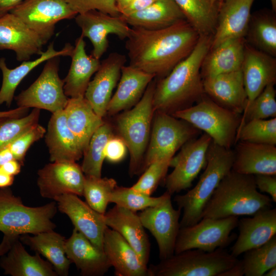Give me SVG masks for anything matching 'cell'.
<instances>
[{"label": "cell", "mask_w": 276, "mask_h": 276, "mask_svg": "<svg viewBox=\"0 0 276 276\" xmlns=\"http://www.w3.org/2000/svg\"><path fill=\"white\" fill-rule=\"evenodd\" d=\"M199 36L187 20L159 30L132 27L125 43L129 65L163 78L190 54Z\"/></svg>", "instance_id": "obj_1"}, {"label": "cell", "mask_w": 276, "mask_h": 276, "mask_svg": "<svg viewBox=\"0 0 276 276\" xmlns=\"http://www.w3.org/2000/svg\"><path fill=\"white\" fill-rule=\"evenodd\" d=\"M212 35L200 36L190 54L165 77L156 80L154 111L169 114L187 108L204 94L201 67L210 50Z\"/></svg>", "instance_id": "obj_2"}, {"label": "cell", "mask_w": 276, "mask_h": 276, "mask_svg": "<svg viewBox=\"0 0 276 276\" xmlns=\"http://www.w3.org/2000/svg\"><path fill=\"white\" fill-rule=\"evenodd\" d=\"M272 201L269 196L258 191L254 175L231 170L215 190L203 211L202 218L252 216L272 208Z\"/></svg>", "instance_id": "obj_3"}, {"label": "cell", "mask_w": 276, "mask_h": 276, "mask_svg": "<svg viewBox=\"0 0 276 276\" xmlns=\"http://www.w3.org/2000/svg\"><path fill=\"white\" fill-rule=\"evenodd\" d=\"M234 153L213 141L208 148L205 170L194 187L174 201L182 211L180 228L192 225L202 218L203 211L222 178L232 170Z\"/></svg>", "instance_id": "obj_4"}, {"label": "cell", "mask_w": 276, "mask_h": 276, "mask_svg": "<svg viewBox=\"0 0 276 276\" xmlns=\"http://www.w3.org/2000/svg\"><path fill=\"white\" fill-rule=\"evenodd\" d=\"M156 82L154 78L150 82L134 106L116 115L114 129L130 153L129 173L131 176L141 174L155 112L153 97Z\"/></svg>", "instance_id": "obj_5"}, {"label": "cell", "mask_w": 276, "mask_h": 276, "mask_svg": "<svg viewBox=\"0 0 276 276\" xmlns=\"http://www.w3.org/2000/svg\"><path fill=\"white\" fill-rule=\"evenodd\" d=\"M57 209L55 201L37 207L26 206L9 187L0 188V232L19 237L54 230L56 224L52 219Z\"/></svg>", "instance_id": "obj_6"}, {"label": "cell", "mask_w": 276, "mask_h": 276, "mask_svg": "<svg viewBox=\"0 0 276 276\" xmlns=\"http://www.w3.org/2000/svg\"><path fill=\"white\" fill-rule=\"evenodd\" d=\"M171 115L203 131L214 143L227 149L236 143L242 117L218 105L205 94L195 104Z\"/></svg>", "instance_id": "obj_7"}, {"label": "cell", "mask_w": 276, "mask_h": 276, "mask_svg": "<svg viewBox=\"0 0 276 276\" xmlns=\"http://www.w3.org/2000/svg\"><path fill=\"white\" fill-rule=\"evenodd\" d=\"M238 260L224 248L211 252L191 249L151 265L149 276H219Z\"/></svg>", "instance_id": "obj_8"}, {"label": "cell", "mask_w": 276, "mask_h": 276, "mask_svg": "<svg viewBox=\"0 0 276 276\" xmlns=\"http://www.w3.org/2000/svg\"><path fill=\"white\" fill-rule=\"evenodd\" d=\"M200 132L185 120L171 114L155 111L141 173L156 160L172 159L178 149L197 137Z\"/></svg>", "instance_id": "obj_9"}, {"label": "cell", "mask_w": 276, "mask_h": 276, "mask_svg": "<svg viewBox=\"0 0 276 276\" xmlns=\"http://www.w3.org/2000/svg\"><path fill=\"white\" fill-rule=\"evenodd\" d=\"M238 221L237 216L202 218L195 224L180 228L174 254L191 249L211 252L225 248L235 239L231 233L237 227Z\"/></svg>", "instance_id": "obj_10"}, {"label": "cell", "mask_w": 276, "mask_h": 276, "mask_svg": "<svg viewBox=\"0 0 276 276\" xmlns=\"http://www.w3.org/2000/svg\"><path fill=\"white\" fill-rule=\"evenodd\" d=\"M45 62L36 80L15 97L18 107L42 109L52 113L65 108L68 98L64 91V80L58 74L59 57L52 58Z\"/></svg>", "instance_id": "obj_11"}, {"label": "cell", "mask_w": 276, "mask_h": 276, "mask_svg": "<svg viewBox=\"0 0 276 276\" xmlns=\"http://www.w3.org/2000/svg\"><path fill=\"white\" fill-rule=\"evenodd\" d=\"M211 137L204 133L185 143L173 156L170 167L172 172L165 178L166 191L171 195L191 187L192 183L206 164V155Z\"/></svg>", "instance_id": "obj_12"}, {"label": "cell", "mask_w": 276, "mask_h": 276, "mask_svg": "<svg viewBox=\"0 0 276 276\" xmlns=\"http://www.w3.org/2000/svg\"><path fill=\"white\" fill-rule=\"evenodd\" d=\"M10 12L36 32L44 44L54 35L59 21L78 14L65 0H23Z\"/></svg>", "instance_id": "obj_13"}, {"label": "cell", "mask_w": 276, "mask_h": 276, "mask_svg": "<svg viewBox=\"0 0 276 276\" xmlns=\"http://www.w3.org/2000/svg\"><path fill=\"white\" fill-rule=\"evenodd\" d=\"M171 196L167 192L166 197L160 203L141 211L139 214L143 225L151 233L157 242L160 260L174 254L180 229L181 210L174 208Z\"/></svg>", "instance_id": "obj_14"}, {"label": "cell", "mask_w": 276, "mask_h": 276, "mask_svg": "<svg viewBox=\"0 0 276 276\" xmlns=\"http://www.w3.org/2000/svg\"><path fill=\"white\" fill-rule=\"evenodd\" d=\"M81 28V36L88 38L93 47L91 55L100 59L108 47V35L114 34L120 39L127 38L131 28L120 16H113L97 11L90 10L78 14L75 17Z\"/></svg>", "instance_id": "obj_15"}, {"label": "cell", "mask_w": 276, "mask_h": 276, "mask_svg": "<svg viewBox=\"0 0 276 276\" xmlns=\"http://www.w3.org/2000/svg\"><path fill=\"white\" fill-rule=\"evenodd\" d=\"M41 196L52 199L65 194L83 196L85 175L76 162H52L37 172Z\"/></svg>", "instance_id": "obj_16"}, {"label": "cell", "mask_w": 276, "mask_h": 276, "mask_svg": "<svg viewBox=\"0 0 276 276\" xmlns=\"http://www.w3.org/2000/svg\"><path fill=\"white\" fill-rule=\"evenodd\" d=\"M54 200L59 211L69 217L74 228L103 250V237L107 226L104 214L94 210L75 194H65Z\"/></svg>", "instance_id": "obj_17"}, {"label": "cell", "mask_w": 276, "mask_h": 276, "mask_svg": "<svg viewBox=\"0 0 276 276\" xmlns=\"http://www.w3.org/2000/svg\"><path fill=\"white\" fill-rule=\"evenodd\" d=\"M126 62L124 55L110 53L100 62L93 80L88 85L84 97L96 113L102 118L106 115L113 89L120 78L121 68Z\"/></svg>", "instance_id": "obj_18"}, {"label": "cell", "mask_w": 276, "mask_h": 276, "mask_svg": "<svg viewBox=\"0 0 276 276\" xmlns=\"http://www.w3.org/2000/svg\"><path fill=\"white\" fill-rule=\"evenodd\" d=\"M40 37L18 17L9 12L0 17V50H10L18 61L40 55L44 45Z\"/></svg>", "instance_id": "obj_19"}, {"label": "cell", "mask_w": 276, "mask_h": 276, "mask_svg": "<svg viewBox=\"0 0 276 276\" xmlns=\"http://www.w3.org/2000/svg\"><path fill=\"white\" fill-rule=\"evenodd\" d=\"M241 71L247 95L246 107L266 86L275 84L276 59L246 42Z\"/></svg>", "instance_id": "obj_20"}, {"label": "cell", "mask_w": 276, "mask_h": 276, "mask_svg": "<svg viewBox=\"0 0 276 276\" xmlns=\"http://www.w3.org/2000/svg\"><path fill=\"white\" fill-rule=\"evenodd\" d=\"M255 0H223L220 2L210 49L232 39L245 38Z\"/></svg>", "instance_id": "obj_21"}, {"label": "cell", "mask_w": 276, "mask_h": 276, "mask_svg": "<svg viewBox=\"0 0 276 276\" xmlns=\"http://www.w3.org/2000/svg\"><path fill=\"white\" fill-rule=\"evenodd\" d=\"M237 226L239 234L231 252L236 257L264 244L276 235V209H264L251 217L242 218Z\"/></svg>", "instance_id": "obj_22"}, {"label": "cell", "mask_w": 276, "mask_h": 276, "mask_svg": "<svg viewBox=\"0 0 276 276\" xmlns=\"http://www.w3.org/2000/svg\"><path fill=\"white\" fill-rule=\"evenodd\" d=\"M204 94L218 105L242 114L247 102L241 70L203 78Z\"/></svg>", "instance_id": "obj_23"}, {"label": "cell", "mask_w": 276, "mask_h": 276, "mask_svg": "<svg viewBox=\"0 0 276 276\" xmlns=\"http://www.w3.org/2000/svg\"><path fill=\"white\" fill-rule=\"evenodd\" d=\"M106 225L119 233L132 247L143 263L147 266L150 243L139 215L115 205L104 214Z\"/></svg>", "instance_id": "obj_24"}, {"label": "cell", "mask_w": 276, "mask_h": 276, "mask_svg": "<svg viewBox=\"0 0 276 276\" xmlns=\"http://www.w3.org/2000/svg\"><path fill=\"white\" fill-rule=\"evenodd\" d=\"M45 142L51 162H76L83 156L78 140L67 125L63 110L52 113Z\"/></svg>", "instance_id": "obj_25"}, {"label": "cell", "mask_w": 276, "mask_h": 276, "mask_svg": "<svg viewBox=\"0 0 276 276\" xmlns=\"http://www.w3.org/2000/svg\"><path fill=\"white\" fill-rule=\"evenodd\" d=\"M103 250L117 276H149L148 268L135 250L117 232L106 227Z\"/></svg>", "instance_id": "obj_26"}, {"label": "cell", "mask_w": 276, "mask_h": 276, "mask_svg": "<svg viewBox=\"0 0 276 276\" xmlns=\"http://www.w3.org/2000/svg\"><path fill=\"white\" fill-rule=\"evenodd\" d=\"M65 254L83 276H102L111 267L103 250L74 228L66 239Z\"/></svg>", "instance_id": "obj_27"}, {"label": "cell", "mask_w": 276, "mask_h": 276, "mask_svg": "<svg viewBox=\"0 0 276 276\" xmlns=\"http://www.w3.org/2000/svg\"><path fill=\"white\" fill-rule=\"evenodd\" d=\"M232 170L241 174L276 175L274 145L238 141Z\"/></svg>", "instance_id": "obj_28"}, {"label": "cell", "mask_w": 276, "mask_h": 276, "mask_svg": "<svg viewBox=\"0 0 276 276\" xmlns=\"http://www.w3.org/2000/svg\"><path fill=\"white\" fill-rule=\"evenodd\" d=\"M155 78L129 65L123 66L117 89L108 103L106 114L115 116L134 106Z\"/></svg>", "instance_id": "obj_29"}, {"label": "cell", "mask_w": 276, "mask_h": 276, "mask_svg": "<svg viewBox=\"0 0 276 276\" xmlns=\"http://www.w3.org/2000/svg\"><path fill=\"white\" fill-rule=\"evenodd\" d=\"M71 57L70 68L64 79V91L68 98L84 97L91 77L98 71L100 61L86 54L85 42L81 35L76 39Z\"/></svg>", "instance_id": "obj_30"}, {"label": "cell", "mask_w": 276, "mask_h": 276, "mask_svg": "<svg viewBox=\"0 0 276 276\" xmlns=\"http://www.w3.org/2000/svg\"><path fill=\"white\" fill-rule=\"evenodd\" d=\"M0 266L4 274L11 276H57L52 265L37 252L31 255L19 239L1 257Z\"/></svg>", "instance_id": "obj_31"}, {"label": "cell", "mask_w": 276, "mask_h": 276, "mask_svg": "<svg viewBox=\"0 0 276 276\" xmlns=\"http://www.w3.org/2000/svg\"><path fill=\"white\" fill-rule=\"evenodd\" d=\"M73 49L74 47L67 43L61 50L57 51L54 49V43L52 42L38 58L34 60L22 61L19 66L13 69L7 66L5 58H0V70L3 75L0 88V105L5 103L7 106H10L17 87L33 69L52 58L71 56Z\"/></svg>", "instance_id": "obj_32"}, {"label": "cell", "mask_w": 276, "mask_h": 276, "mask_svg": "<svg viewBox=\"0 0 276 276\" xmlns=\"http://www.w3.org/2000/svg\"><path fill=\"white\" fill-rule=\"evenodd\" d=\"M246 43L245 38H235L210 49L201 67L202 79L241 70Z\"/></svg>", "instance_id": "obj_33"}, {"label": "cell", "mask_w": 276, "mask_h": 276, "mask_svg": "<svg viewBox=\"0 0 276 276\" xmlns=\"http://www.w3.org/2000/svg\"><path fill=\"white\" fill-rule=\"evenodd\" d=\"M63 111L67 125L78 140L84 152L94 133L104 123V118L96 113L84 96L68 98Z\"/></svg>", "instance_id": "obj_34"}, {"label": "cell", "mask_w": 276, "mask_h": 276, "mask_svg": "<svg viewBox=\"0 0 276 276\" xmlns=\"http://www.w3.org/2000/svg\"><path fill=\"white\" fill-rule=\"evenodd\" d=\"M19 239L22 244L45 257L58 275H68L71 262L65 254L64 237L52 230L33 236L21 235Z\"/></svg>", "instance_id": "obj_35"}, {"label": "cell", "mask_w": 276, "mask_h": 276, "mask_svg": "<svg viewBox=\"0 0 276 276\" xmlns=\"http://www.w3.org/2000/svg\"><path fill=\"white\" fill-rule=\"evenodd\" d=\"M121 17L132 27L151 30L166 28L187 20L174 0H157L143 10Z\"/></svg>", "instance_id": "obj_36"}, {"label": "cell", "mask_w": 276, "mask_h": 276, "mask_svg": "<svg viewBox=\"0 0 276 276\" xmlns=\"http://www.w3.org/2000/svg\"><path fill=\"white\" fill-rule=\"evenodd\" d=\"M273 11L262 10L251 14L246 42L272 56H276V17Z\"/></svg>", "instance_id": "obj_37"}, {"label": "cell", "mask_w": 276, "mask_h": 276, "mask_svg": "<svg viewBox=\"0 0 276 276\" xmlns=\"http://www.w3.org/2000/svg\"><path fill=\"white\" fill-rule=\"evenodd\" d=\"M199 36L213 35L220 2L213 0H174Z\"/></svg>", "instance_id": "obj_38"}, {"label": "cell", "mask_w": 276, "mask_h": 276, "mask_svg": "<svg viewBox=\"0 0 276 276\" xmlns=\"http://www.w3.org/2000/svg\"><path fill=\"white\" fill-rule=\"evenodd\" d=\"M114 135L113 126L108 121L104 123L94 133L83 154L81 166L85 175L101 177L105 159L104 149L108 140Z\"/></svg>", "instance_id": "obj_39"}, {"label": "cell", "mask_w": 276, "mask_h": 276, "mask_svg": "<svg viewBox=\"0 0 276 276\" xmlns=\"http://www.w3.org/2000/svg\"><path fill=\"white\" fill-rule=\"evenodd\" d=\"M241 261L245 276H263L276 266V235L264 244L245 251Z\"/></svg>", "instance_id": "obj_40"}, {"label": "cell", "mask_w": 276, "mask_h": 276, "mask_svg": "<svg viewBox=\"0 0 276 276\" xmlns=\"http://www.w3.org/2000/svg\"><path fill=\"white\" fill-rule=\"evenodd\" d=\"M117 186V182L112 178L85 175L83 196L92 209L105 214L111 194Z\"/></svg>", "instance_id": "obj_41"}, {"label": "cell", "mask_w": 276, "mask_h": 276, "mask_svg": "<svg viewBox=\"0 0 276 276\" xmlns=\"http://www.w3.org/2000/svg\"><path fill=\"white\" fill-rule=\"evenodd\" d=\"M244 141L257 144L276 145V118L252 119L237 130L236 143Z\"/></svg>", "instance_id": "obj_42"}, {"label": "cell", "mask_w": 276, "mask_h": 276, "mask_svg": "<svg viewBox=\"0 0 276 276\" xmlns=\"http://www.w3.org/2000/svg\"><path fill=\"white\" fill-rule=\"evenodd\" d=\"M167 194L166 191L159 197H152L132 187L117 186L111 194L110 202L136 212L158 204Z\"/></svg>", "instance_id": "obj_43"}, {"label": "cell", "mask_w": 276, "mask_h": 276, "mask_svg": "<svg viewBox=\"0 0 276 276\" xmlns=\"http://www.w3.org/2000/svg\"><path fill=\"white\" fill-rule=\"evenodd\" d=\"M274 85L270 84L266 86L263 91L245 107L242 114L239 127L252 119L276 118V90Z\"/></svg>", "instance_id": "obj_44"}, {"label": "cell", "mask_w": 276, "mask_h": 276, "mask_svg": "<svg viewBox=\"0 0 276 276\" xmlns=\"http://www.w3.org/2000/svg\"><path fill=\"white\" fill-rule=\"evenodd\" d=\"M40 114V109L34 108L30 113L21 118H1L0 150L38 124Z\"/></svg>", "instance_id": "obj_45"}, {"label": "cell", "mask_w": 276, "mask_h": 276, "mask_svg": "<svg viewBox=\"0 0 276 276\" xmlns=\"http://www.w3.org/2000/svg\"><path fill=\"white\" fill-rule=\"evenodd\" d=\"M171 160H157L151 163L131 187L136 191L151 196L160 182L165 179L170 167Z\"/></svg>", "instance_id": "obj_46"}, {"label": "cell", "mask_w": 276, "mask_h": 276, "mask_svg": "<svg viewBox=\"0 0 276 276\" xmlns=\"http://www.w3.org/2000/svg\"><path fill=\"white\" fill-rule=\"evenodd\" d=\"M46 130L44 127L38 123L11 142L7 146L11 150L14 159L23 164L29 148L34 143L43 137Z\"/></svg>", "instance_id": "obj_47"}, {"label": "cell", "mask_w": 276, "mask_h": 276, "mask_svg": "<svg viewBox=\"0 0 276 276\" xmlns=\"http://www.w3.org/2000/svg\"><path fill=\"white\" fill-rule=\"evenodd\" d=\"M78 14L97 10L113 16H120L115 0H65Z\"/></svg>", "instance_id": "obj_48"}, {"label": "cell", "mask_w": 276, "mask_h": 276, "mask_svg": "<svg viewBox=\"0 0 276 276\" xmlns=\"http://www.w3.org/2000/svg\"><path fill=\"white\" fill-rule=\"evenodd\" d=\"M127 149V147L124 141L118 135H113L105 146V158L111 163H119L125 157Z\"/></svg>", "instance_id": "obj_49"}, {"label": "cell", "mask_w": 276, "mask_h": 276, "mask_svg": "<svg viewBox=\"0 0 276 276\" xmlns=\"http://www.w3.org/2000/svg\"><path fill=\"white\" fill-rule=\"evenodd\" d=\"M256 187L261 192L269 195L272 201L276 202L275 175L259 174L254 175Z\"/></svg>", "instance_id": "obj_50"}, {"label": "cell", "mask_w": 276, "mask_h": 276, "mask_svg": "<svg viewBox=\"0 0 276 276\" xmlns=\"http://www.w3.org/2000/svg\"><path fill=\"white\" fill-rule=\"evenodd\" d=\"M157 0H132L128 6L121 12V16H127L142 11Z\"/></svg>", "instance_id": "obj_51"}, {"label": "cell", "mask_w": 276, "mask_h": 276, "mask_svg": "<svg viewBox=\"0 0 276 276\" xmlns=\"http://www.w3.org/2000/svg\"><path fill=\"white\" fill-rule=\"evenodd\" d=\"M22 164L16 159H12L0 167V170L9 175L15 176L19 173Z\"/></svg>", "instance_id": "obj_52"}, {"label": "cell", "mask_w": 276, "mask_h": 276, "mask_svg": "<svg viewBox=\"0 0 276 276\" xmlns=\"http://www.w3.org/2000/svg\"><path fill=\"white\" fill-rule=\"evenodd\" d=\"M23 0H0V17L10 12Z\"/></svg>", "instance_id": "obj_53"}, {"label": "cell", "mask_w": 276, "mask_h": 276, "mask_svg": "<svg viewBox=\"0 0 276 276\" xmlns=\"http://www.w3.org/2000/svg\"><path fill=\"white\" fill-rule=\"evenodd\" d=\"M29 108L24 107H18L16 108L7 110L0 111V118L4 117L21 118L27 114Z\"/></svg>", "instance_id": "obj_54"}, {"label": "cell", "mask_w": 276, "mask_h": 276, "mask_svg": "<svg viewBox=\"0 0 276 276\" xmlns=\"http://www.w3.org/2000/svg\"><path fill=\"white\" fill-rule=\"evenodd\" d=\"M244 275L243 263L241 260H239L234 265L221 273L219 276H243Z\"/></svg>", "instance_id": "obj_55"}, {"label": "cell", "mask_w": 276, "mask_h": 276, "mask_svg": "<svg viewBox=\"0 0 276 276\" xmlns=\"http://www.w3.org/2000/svg\"><path fill=\"white\" fill-rule=\"evenodd\" d=\"M17 238V237L4 235L2 241L0 243V257L8 251L13 242Z\"/></svg>", "instance_id": "obj_56"}, {"label": "cell", "mask_w": 276, "mask_h": 276, "mask_svg": "<svg viewBox=\"0 0 276 276\" xmlns=\"http://www.w3.org/2000/svg\"><path fill=\"white\" fill-rule=\"evenodd\" d=\"M14 176L0 170V188L11 186L14 182Z\"/></svg>", "instance_id": "obj_57"}, {"label": "cell", "mask_w": 276, "mask_h": 276, "mask_svg": "<svg viewBox=\"0 0 276 276\" xmlns=\"http://www.w3.org/2000/svg\"><path fill=\"white\" fill-rule=\"evenodd\" d=\"M12 159H14L13 155L8 146L0 150V167Z\"/></svg>", "instance_id": "obj_58"}, {"label": "cell", "mask_w": 276, "mask_h": 276, "mask_svg": "<svg viewBox=\"0 0 276 276\" xmlns=\"http://www.w3.org/2000/svg\"><path fill=\"white\" fill-rule=\"evenodd\" d=\"M132 0H115L117 7L120 13L128 6Z\"/></svg>", "instance_id": "obj_59"}, {"label": "cell", "mask_w": 276, "mask_h": 276, "mask_svg": "<svg viewBox=\"0 0 276 276\" xmlns=\"http://www.w3.org/2000/svg\"><path fill=\"white\" fill-rule=\"evenodd\" d=\"M265 276H275L276 266L273 267L267 270L264 274Z\"/></svg>", "instance_id": "obj_60"}, {"label": "cell", "mask_w": 276, "mask_h": 276, "mask_svg": "<svg viewBox=\"0 0 276 276\" xmlns=\"http://www.w3.org/2000/svg\"><path fill=\"white\" fill-rule=\"evenodd\" d=\"M272 6V11L274 12L276 11V0H270Z\"/></svg>", "instance_id": "obj_61"}, {"label": "cell", "mask_w": 276, "mask_h": 276, "mask_svg": "<svg viewBox=\"0 0 276 276\" xmlns=\"http://www.w3.org/2000/svg\"><path fill=\"white\" fill-rule=\"evenodd\" d=\"M215 2H221L223 1V0H213Z\"/></svg>", "instance_id": "obj_62"}]
</instances>
